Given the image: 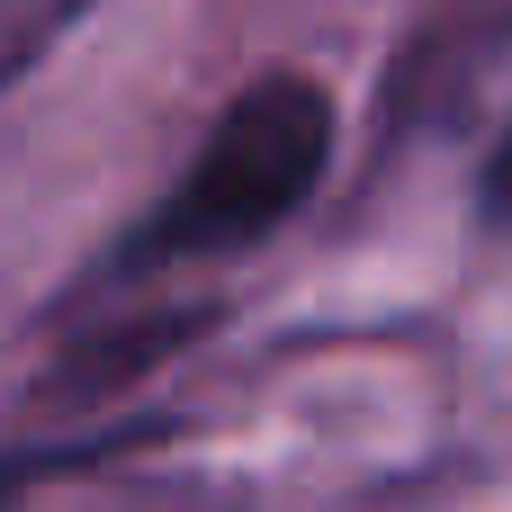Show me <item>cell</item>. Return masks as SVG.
Listing matches in <instances>:
<instances>
[{"instance_id":"cell-2","label":"cell","mask_w":512,"mask_h":512,"mask_svg":"<svg viewBox=\"0 0 512 512\" xmlns=\"http://www.w3.org/2000/svg\"><path fill=\"white\" fill-rule=\"evenodd\" d=\"M486 207H495V216L512 225V135L495 144V162H486Z\"/></svg>"},{"instance_id":"cell-1","label":"cell","mask_w":512,"mask_h":512,"mask_svg":"<svg viewBox=\"0 0 512 512\" xmlns=\"http://www.w3.org/2000/svg\"><path fill=\"white\" fill-rule=\"evenodd\" d=\"M324 153H333V108L315 81L297 72H270L252 81L207 153L189 162V180L144 216V234H126V261H180V252H225V243H252L261 225H279L315 180H324Z\"/></svg>"}]
</instances>
